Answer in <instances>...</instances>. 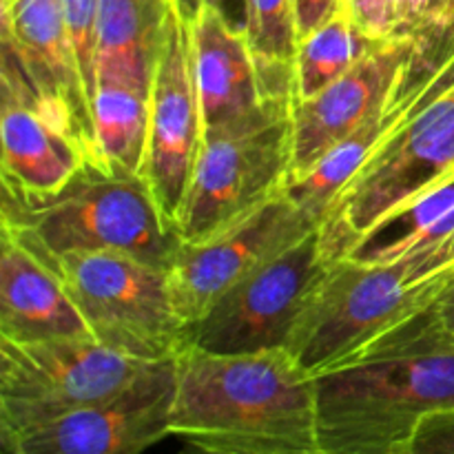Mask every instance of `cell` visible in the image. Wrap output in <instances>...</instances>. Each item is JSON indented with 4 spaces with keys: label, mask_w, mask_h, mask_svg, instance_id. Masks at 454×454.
<instances>
[{
    "label": "cell",
    "mask_w": 454,
    "mask_h": 454,
    "mask_svg": "<svg viewBox=\"0 0 454 454\" xmlns=\"http://www.w3.org/2000/svg\"><path fill=\"white\" fill-rule=\"evenodd\" d=\"M428 43L393 38L377 44L348 74L310 98L293 96L291 173L300 180L324 155L393 98ZM286 184V186H288Z\"/></svg>",
    "instance_id": "5bb4252c"
},
{
    "label": "cell",
    "mask_w": 454,
    "mask_h": 454,
    "mask_svg": "<svg viewBox=\"0 0 454 454\" xmlns=\"http://www.w3.org/2000/svg\"><path fill=\"white\" fill-rule=\"evenodd\" d=\"M454 279V247L331 262L301 310L288 353L310 377L357 357L372 341L424 313Z\"/></svg>",
    "instance_id": "3957f363"
},
{
    "label": "cell",
    "mask_w": 454,
    "mask_h": 454,
    "mask_svg": "<svg viewBox=\"0 0 454 454\" xmlns=\"http://www.w3.org/2000/svg\"><path fill=\"white\" fill-rule=\"evenodd\" d=\"M98 7L100 0H62L65 27L71 49L75 53L82 78L93 100L96 89V44H98Z\"/></svg>",
    "instance_id": "603a6c76"
},
{
    "label": "cell",
    "mask_w": 454,
    "mask_h": 454,
    "mask_svg": "<svg viewBox=\"0 0 454 454\" xmlns=\"http://www.w3.org/2000/svg\"><path fill=\"white\" fill-rule=\"evenodd\" d=\"M315 229L317 224L282 191L229 229L202 242H180L168 266V284L186 326L200 322L231 288Z\"/></svg>",
    "instance_id": "30bf717a"
},
{
    "label": "cell",
    "mask_w": 454,
    "mask_h": 454,
    "mask_svg": "<svg viewBox=\"0 0 454 454\" xmlns=\"http://www.w3.org/2000/svg\"><path fill=\"white\" fill-rule=\"evenodd\" d=\"M437 310L442 315L443 324L450 328V333H454V279L450 282V286L442 293V297L437 300Z\"/></svg>",
    "instance_id": "f1b7e54d"
},
{
    "label": "cell",
    "mask_w": 454,
    "mask_h": 454,
    "mask_svg": "<svg viewBox=\"0 0 454 454\" xmlns=\"http://www.w3.org/2000/svg\"><path fill=\"white\" fill-rule=\"evenodd\" d=\"M3 233L47 266L69 253L120 251L171 266L180 238L155 204L145 177L84 162L60 191L44 198L3 193Z\"/></svg>",
    "instance_id": "277c9868"
},
{
    "label": "cell",
    "mask_w": 454,
    "mask_h": 454,
    "mask_svg": "<svg viewBox=\"0 0 454 454\" xmlns=\"http://www.w3.org/2000/svg\"><path fill=\"white\" fill-rule=\"evenodd\" d=\"M176 359L153 364L140 380L106 402L25 430L0 434L16 454H145L171 434Z\"/></svg>",
    "instance_id": "4fadbf2b"
},
{
    "label": "cell",
    "mask_w": 454,
    "mask_h": 454,
    "mask_svg": "<svg viewBox=\"0 0 454 454\" xmlns=\"http://www.w3.org/2000/svg\"><path fill=\"white\" fill-rule=\"evenodd\" d=\"M313 380L322 454H408L428 417L454 411V333L434 301Z\"/></svg>",
    "instance_id": "6da1fadb"
},
{
    "label": "cell",
    "mask_w": 454,
    "mask_h": 454,
    "mask_svg": "<svg viewBox=\"0 0 454 454\" xmlns=\"http://www.w3.org/2000/svg\"><path fill=\"white\" fill-rule=\"evenodd\" d=\"M151 366L106 348L93 337L38 344L0 340V434H20L106 402Z\"/></svg>",
    "instance_id": "ba28073f"
},
{
    "label": "cell",
    "mask_w": 454,
    "mask_h": 454,
    "mask_svg": "<svg viewBox=\"0 0 454 454\" xmlns=\"http://www.w3.org/2000/svg\"><path fill=\"white\" fill-rule=\"evenodd\" d=\"M106 348L140 362H171L189 346V326L173 301L168 269L120 251L69 253L53 266Z\"/></svg>",
    "instance_id": "52a82bcc"
},
{
    "label": "cell",
    "mask_w": 454,
    "mask_h": 454,
    "mask_svg": "<svg viewBox=\"0 0 454 454\" xmlns=\"http://www.w3.org/2000/svg\"><path fill=\"white\" fill-rule=\"evenodd\" d=\"M3 4V56L31 84L40 109L82 151L106 164L93 120V100L65 27L62 0H9Z\"/></svg>",
    "instance_id": "7c38bea8"
},
{
    "label": "cell",
    "mask_w": 454,
    "mask_h": 454,
    "mask_svg": "<svg viewBox=\"0 0 454 454\" xmlns=\"http://www.w3.org/2000/svg\"><path fill=\"white\" fill-rule=\"evenodd\" d=\"M0 3H9V0H0Z\"/></svg>",
    "instance_id": "d6a6232c"
},
{
    "label": "cell",
    "mask_w": 454,
    "mask_h": 454,
    "mask_svg": "<svg viewBox=\"0 0 454 454\" xmlns=\"http://www.w3.org/2000/svg\"><path fill=\"white\" fill-rule=\"evenodd\" d=\"M0 177L3 193L44 198L60 191L87 162L82 151L44 115L29 82L12 58L3 56Z\"/></svg>",
    "instance_id": "9a60e30c"
},
{
    "label": "cell",
    "mask_w": 454,
    "mask_h": 454,
    "mask_svg": "<svg viewBox=\"0 0 454 454\" xmlns=\"http://www.w3.org/2000/svg\"><path fill=\"white\" fill-rule=\"evenodd\" d=\"M168 430L224 454H322L315 380L286 348L220 355L186 346Z\"/></svg>",
    "instance_id": "7a4b0ae2"
},
{
    "label": "cell",
    "mask_w": 454,
    "mask_h": 454,
    "mask_svg": "<svg viewBox=\"0 0 454 454\" xmlns=\"http://www.w3.org/2000/svg\"><path fill=\"white\" fill-rule=\"evenodd\" d=\"M346 13L359 31L372 40L397 38L402 0H346Z\"/></svg>",
    "instance_id": "d4e9b609"
},
{
    "label": "cell",
    "mask_w": 454,
    "mask_h": 454,
    "mask_svg": "<svg viewBox=\"0 0 454 454\" xmlns=\"http://www.w3.org/2000/svg\"><path fill=\"white\" fill-rule=\"evenodd\" d=\"M291 106L293 91L270 96L251 118L204 136L177 217L180 242H202L286 189Z\"/></svg>",
    "instance_id": "8992f818"
},
{
    "label": "cell",
    "mask_w": 454,
    "mask_h": 454,
    "mask_svg": "<svg viewBox=\"0 0 454 454\" xmlns=\"http://www.w3.org/2000/svg\"><path fill=\"white\" fill-rule=\"evenodd\" d=\"M247 40L269 96L293 91L297 51L293 0H248Z\"/></svg>",
    "instance_id": "7402d4cb"
},
{
    "label": "cell",
    "mask_w": 454,
    "mask_h": 454,
    "mask_svg": "<svg viewBox=\"0 0 454 454\" xmlns=\"http://www.w3.org/2000/svg\"><path fill=\"white\" fill-rule=\"evenodd\" d=\"M200 3L208 4L215 12H220L231 22V27H235V29L247 35L248 0H200Z\"/></svg>",
    "instance_id": "83f0119b"
},
{
    "label": "cell",
    "mask_w": 454,
    "mask_h": 454,
    "mask_svg": "<svg viewBox=\"0 0 454 454\" xmlns=\"http://www.w3.org/2000/svg\"><path fill=\"white\" fill-rule=\"evenodd\" d=\"M0 446H3V454H16L12 450V448H9V443H4V442H0Z\"/></svg>",
    "instance_id": "1f68e13d"
},
{
    "label": "cell",
    "mask_w": 454,
    "mask_h": 454,
    "mask_svg": "<svg viewBox=\"0 0 454 454\" xmlns=\"http://www.w3.org/2000/svg\"><path fill=\"white\" fill-rule=\"evenodd\" d=\"M202 142L204 122L191 58L189 9L177 0L151 82L149 142L142 168L160 213L173 229L177 226Z\"/></svg>",
    "instance_id": "8fae6325"
},
{
    "label": "cell",
    "mask_w": 454,
    "mask_h": 454,
    "mask_svg": "<svg viewBox=\"0 0 454 454\" xmlns=\"http://www.w3.org/2000/svg\"><path fill=\"white\" fill-rule=\"evenodd\" d=\"M454 176V34L430 71L428 87L408 118L381 142L331 204L317 233L328 262L366 244L386 220Z\"/></svg>",
    "instance_id": "5b68a950"
},
{
    "label": "cell",
    "mask_w": 454,
    "mask_h": 454,
    "mask_svg": "<svg viewBox=\"0 0 454 454\" xmlns=\"http://www.w3.org/2000/svg\"><path fill=\"white\" fill-rule=\"evenodd\" d=\"M182 4H184V7H189V9H195L200 4V0H180Z\"/></svg>",
    "instance_id": "4dcf8cb0"
},
{
    "label": "cell",
    "mask_w": 454,
    "mask_h": 454,
    "mask_svg": "<svg viewBox=\"0 0 454 454\" xmlns=\"http://www.w3.org/2000/svg\"><path fill=\"white\" fill-rule=\"evenodd\" d=\"M328 264L315 229L231 288L189 328V346L220 355L288 348Z\"/></svg>",
    "instance_id": "9c48e42d"
},
{
    "label": "cell",
    "mask_w": 454,
    "mask_h": 454,
    "mask_svg": "<svg viewBox=\"0 0 454 454\" xmlns=\"http://www.w3.org/2000/svg\"><path fill=\"white\" fill-rule=\"evenodd\" d=\"M439 247H454V176L395 213L353 255L395 260Z\"/></svg>",
    "instance_id": "d6986e66"
},
{
    "label": "cell",
    "mask_w": 454,
    "mask_h": 454,
    "mask_svg": "<svg viewBox=\"0 0 454 454\" xmlns=\"http://www.w3.org/2000/svg\"><path fill=\"white\" fill-rule=\"evenodd\" d=\"M454 31V0H402L397 38L424 43L442 40Z\"/></svg>",
    "instance_id": "cb8c5ba5"
},
{
    "label": "cell",
    "mask_w": 454,
    "mask_h": 454,
    "mask_svg": "<svg viewBox=\"0 0 454 454\" xmlns=\"http://www.w3.org/2000/svg\"><path fill=\"white\" fill-rule=\"evenodd\" d=\"M151 91L105 82L93 91V120L100 153L109 167L142 176L149 142Z\"/></svg>",
    "instance_id": "ffe728a7"
},
{
    "label": "cell",
    "mask_w": 454,
    "mask_h": 454,
    "mask_svg": "<svg viewBox=\"0 0 454 454\" xmlns=\"http://www.w3.org/2000/svg\"><path fill=\"white\" fill-rule=\"evenodd\" d=\"M176 9L177 0H100L96 87L120 82L151 91Z\"/></svg>",
    "instance_id": "ac0fdd59"
},
{
    "label": "cell",
    "mask_w": 454,
    "mask_h": 454,
    "mask_svg": "<svg viewBox=\"0 0 454 454\" xmlns=\"http://www.w3.org/2000/svg\"><path fill=\"white\" fill-rule=\"evenodd\" d=\"M408 454H454V411L428 417L417 430Z\"/></svg>",
    "instance_id": "484cf974"
},
{
    "label": "cell",
    "mask_w": 454,
    "mask_h": 454,
    "mask_svg": "<svg viewBox=\"0 0 454 454\" xmlns=\"http://www.w3.org/2000/svg\"><path fill=\"white\" fill-rule=\"evenodd\" d=\"M346 0H293V16H295L297 43L326 25L335 13L344 9Z\"/></svg>",
    "instance_id": "4316f807"
},
{
    "label": "cell",
    "mask_w": 454,
    "mask_h": 454,
    "mask_svg": "<svg viewBox=\"0 0 454 454\" xmlns=\"http://www.w3.org/2000/svg\"><path fill=\"white\" fill-rule=\"evenodd\" d=\"M177 454H224V452L207 450V448H200V446H193V443H186L184 450H180Z\"/></svg>",
    "instance_id": "f546056e"
},
{
    "label": "cell",
    "mask_w": 454,
    "mask_h": 454,
    "mask_svg": "<svg viewBox=\"0 0 454 454\" xmlns=\"http://www.w3.org/2000/svg\"><path fill=\"white\" fill-rule=\"evenodd\" d=\"M91 337L60 275L3 233L0 340L13 344Z\"/></svg>",
    "instance_id": "e0dca14e"
},
{
    "label": "cell",
    "mask_w": 454,
    "mask_h": 454,
    "mask_svg": "<svg viewBox=\"0 0 454 454\" xmlns=\"http://www.w3.org/2000/svg\"><path fill=\"white\" fill-rule=\"evenodd\" d=\"M384 40L368 38L355 27L346 9L297 43L293 62V96L310 98L348 74Z\"/></svg>",
    "instance_id": "44dd1931"
},
{
    "label": "cell",
    "mask_w": 454,
    "mask_h": 454,
    "mask_svg": "<svg viewBox=\"0 0 454 454\" xmlns=\"http://www.w3.org/2000/svg\"><path fill=\"white\" fill-rule=\"evenodd\" d=\"M189 25L204 136H211L251 118L270 96L247 35L220 12L200 3L189 9Z\"/></svg>",
    "instance_id": "2e32d148"
}]
</instances>
